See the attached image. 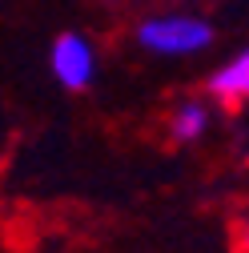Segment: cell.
<instances>
[{"label": "cell", "mask_w": 249, "mask_h": 253, "mask_svg": "<svg viewBox=\"0 0 249 253\" xmlns=\"http://www.w3.org/2000/svg\"><path fill=\"white\" fill-rule=\"evenodd\" d=\"M137 41L141 48L157 52V56H193L209 48L213 41V24L201 16H185V12H165V16H149L137 24Z\"/></svg>", "instance_id": "6da1fadb"}, {"label": "cell", "mask_w": 249, "mask_h": 253, "mask_svg": "<svg viewBox=\"0 0 249 253\" xmlns=\"http://www.w3.org/2000/svg\"><path fill=\"white\" fill-rule=\"evenodd\" d=\"M48 69L56 77L60 88L69 92H84L97 77V52H92V41L84 33H60L52 41V52H48Z\"/></svg>", "instance_id": "7a4b0ae2"}, {"label": "cell", "mask_w": 249, "mask_h": 253, "mask_svg": "<svg viewBox=\"0 0 249 253\" xmlns=\"http://www.w3.org/2000/svg\"><path fill=\"white\" fill-rule=\"evenodd\" d=\"M209 92L217 101H225V105L249 101V48L237 52L233 60H225V65L209 77Z\"/></svg>", "instance_id": "3957f363"}, {"label": "cell", "mask_w": 249, "mask_h": 253, "mask_svg": "<svg viewBox=\"0 0 249 253\" xmlns=\"http://www.w3.org/2000/svg\"><path fill=\"white\" fill-rule=\"evenodd\" d=\"M205 129H209V109H205L201 101H185V105L173 113V121H169V133H173V141H181V145L197 141Z\"/></svg>", "instance_id": "277c9868"}]
</instances>
